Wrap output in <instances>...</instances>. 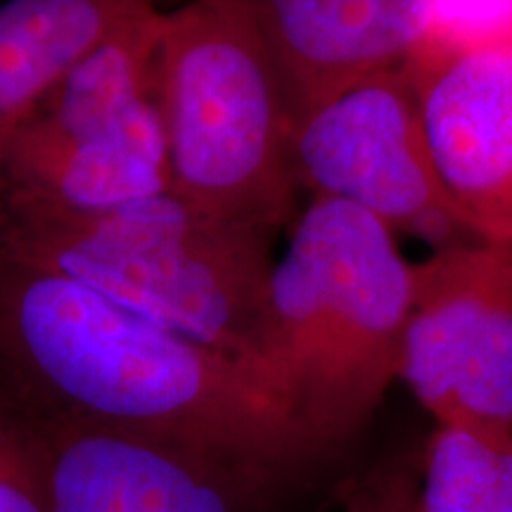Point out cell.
Segmentation results:
<instances>
[{"label":"cell","mask_w":512,"mask_h":512,"mask_svg":"<svg viewBox=\"0 0 512 512\" xmlns=\"http://www.w3.org/2000/svg\"><path fill=\"white\" fill-rule=\"evenodd\" d=\"M0 387L31 418L330 470L259 373L91 287L0 252Z\"/></svg>","instance_id":"6da1fadb"},{"label":"cell","mask_w":512,"mask_h":512,"mask_svg":"<svg viewBox=\"0 0 512 512\" xmlns=\"http://www.w3.org/2000/svg\"><path fill=\"white\" fill-rule=\"evenodd\" d=\"M413 264L382 221L313 197L268 280L266 370L306 434L337 458L399 380Z\"/></svg>","instance_id":"7a4b0ae2"},{"label":"cell","mask_w":512,"mask_h":512,"mask_svg":"<svg viewBox=\"0 0 512 512\" xmlns=\"http://www.w3.org/2000/svg\"><path fill=\"white\" fill-rule=\"evenodd\" d=\"M268 238L171 190L91 216L0 209L3 254L238 358L271 384Z\"/></svg>","instance_id":"3957f363"},{"label":"cell","mask_w":512,"mask_h":512,"mask_svg":"<svg viewBox=\"0 0 512 512\" xmlns=\"http://www.w3.org/2000/svg\"><path fill=\"white\" fill-rule=\"evenodd\" d=\"M157 100L171 192L266 235L290 221L294 107L259 0L164 12Z\"/></svg>","instance_id":"277c9868"},{"label":"cell","mask_w":512,"mask_h":512,"mask_svg":"<svg viewBox=\"0 0 512 512\" xmlns=\"http://www.w3.org/2000/svg\"><path fill=\"white\" fill-rule=\"evenodd\" d=\"M162 22L159 8L128 22L0 140V209L91 216L169 190Z\"/></svg>","instance_id":"5b68a950"},{"label":"cell","mask_w":512,"mask_h":512,"mask_svg":"<svg viewBox=\"0 0 512 512\" xmlns=\"http://www.w3.org/2000/svg\"><path fill=\"white\" fill-rule=\"evenodd\" d=\"M292 164L311 200L354 204L394 235L437 249L482 240L441 181L406 67L351 83L299 112Z\"/></svg>","instance_id":"8992f818"},{"label":"cell","mask_w":512,"mask_h":512,"mask_svg":"<svg viewBox=\"0 0 512 512\" xmlns=\"http://www.w3.org/2000/svg\"><path fill=\"white\" fill-rule=\"evenodd\" d=\"M399 380L434 422L512 430V247L470 240L413 264Z\"/></svg>","instance_id":"52a82bcc"},{"label":"cell","mask_w":512,"mask_h":512,"mask_svg":"<svg viewBox=\"0 0 512 512\" xmlns=\"http://www.w3.org/2000/svg\"><path fill=\"white\" fill-rule=\"evenodd\" d=\"M36 425L53 512H306L323 482L185 441Z\"/></svg>","instance_id":"ba28073f"},{"label":"cell","mask_w":512,"mask_h":512,"mask_svg":"<svg viewBox=\"0 0 512 512\" xmlns=\"http://www.w3.org/2000/svg\"><path fill=\"white\" fill-rule=\"evenodd\" d=\"M406 69L448 195L479 238L512 247V46Z\"/></svg>","instance_id":"9c48e42d"},{"label":"cell","mask_w":512,"mask_h":512,"mask_svg":"<svg viewBox=\"0 0 512 512\" xmlns=\"http://www.w3.org/2000/svg\"><path fill=\"white\" fill-rule=\"evenodd\" d=\"M294 119L325 95L403 69L427 34V0H259Z\"/></svg>","instance_id":"30bf717a"},{"label":"cell","mask_w":512,"mask_h":512,"mask_svg":"<svg viewBox=\"0 0 512 512\" xmlns=\"http://www.w3.org/2000/svg\"><path fill=\"white\" fill-rule=\"evenodd\" d=\"M157 0H8L0 5V140Z\"/></svg>","instance_id":"8fae6325"},{"label":"cell","mask_w":512,"mask_h":512,"mask_svg":"<svg viewBox=\"0 0 512 512\" xmlns=\"http://www.w3.org/2000/svg\"><path fill=\"white\" fill-rule=\"evenodd\" d=\"M415 512H512V430L434 422L420 453Z\"/></svg>","instance_id":"7c38bea8"},{"label":"cell","mask_w":512,"mask_h":512,"mask_svg":"<svg viewBox=\"0 0 512 512\" xmlns=\"http://www.w3.org/2000/svg\"><path fill=\"white\" fill-rule=\"evenodd\" d=\"M0 512H53L36 420L0 387Z\"/></svg>","instance_id":"4fadbf2b"},{"label":"cell","mask_w":512,"mask_h":512,"mask_svg":"<svg viewBox=\"0 0 512 512\" xmlns=\"http://www.w3.org/2000/svg\"><path fill=\"white\" fill-rule=\"evenodd\" d=\"M503 46H512V0H427L425 43L411 62Z\"/></svg>","instance_id":"5bb4252c"},{"label":"cell","mask_w":512,"mask_h":512,"mask_svg":"<svg viewBox=\"0 0 512 512\" xmlns=\"http://www.w3.org/2000/svg\"><path fill=\"white\" fill-rule=\"evenodd\" d=\"M420 458H389L337 486L339 512H415Z\"/></svg>","instance_id":"9a60e30c"}]
</instances>
